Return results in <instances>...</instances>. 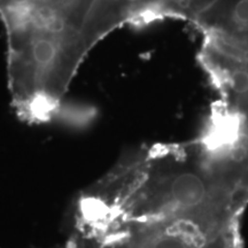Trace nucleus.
<instances>
[{
    "mask_svg": "<svg viewBox=\"0 0 248 248\" xmlns=\"http://www.w3.org/2000/svg\"><path fill=\"white\" fill-rule=\"evenodd\" d=\"M176 20L193 23L216 0H172Z\"/></svg>",
    "mask_w": 248,
    "mask_h": 248,
    "instance_id": "obj_6",
    "label": "nucleus"
},
{
    "mask_svg": "<svg viewBox=\"0 0 248 248\" xmlns=\"http://www.w3.org/2000/svg\"><path fill=\"white\" fill-rule=\"evenodd\" d=\"M115 173L109 201L99 202L110 225L187 221L239 229L248 203V194L217 168L197 138L142 148Z\"/></svg>",
    "mask_w": 248,
    "mask_h": 248,
    "instance_id": "obj_1",
    "label": "nucleus"
},
{
    "mask_svg": "<svg viewBox=\"0 0 248 248\" xmlns=\"http://www.w3.org/2000/svg\"><path fill=\"white\" fill-rule=\"evenodd\" d=\"M36 0H0V14L7 13L14 9L32 4Z\"/></svg>",
    "mask_w": 248,
    "mask_h": 248,
    "instance_id": "obj_7",
    "label": "nucleus"
},
{
    "mask_svg": "<svg viewBox=\"0 0 248 248\" xmlns=\"http://www.w3.org/2000/svg\"><path fill=\"white\" fill-rule=\"evenodd\" d=\"M192 26L202 38L248 49V0H216Z\"/></svg>",
    "mask_w": 248,
    "mask_h": 248,
    "instance_id": "obj_5",
    "label": "nucleus"
},
{
    "mask_svg": "<svg viewBox=\"0 0 248 248\" xmlns=\"http://www.w3.org/2000/svg\"><path fill=\"white\" fill-rule=\"evenodd\" d=\"M164 20H176L172 0H98L86 28V42L92 49L125 24L147 27Z\"/></svg>",
    "mask_w": 248,
    "mask_h": 248,
    "instance_id": "obj_4",
    "label": "nucleus"
},
{
    "mask_svg": "<svg viewBox=\"0 0 248 248\" xmlns=\"http://www.w3.org/2000/svg\"><path fill=\"white\" fill-rule=\"evenodd\" d=\"M121 234L117 248H240L239 229L210 228L187 221L136 225Z\"/></svg>",
    "mask_w": 248,
    "mask_h": 248,
    "instance_id": "obj_2",
    "label": "nucleus"
},
{
    "mask_svg": "<svg viewBox=\"0 0 248 248\" xmlns=\"http://www.w3.org/2000/svg\"><path fill=\"white\" fill-rule=\"evenodd\" d=\"M198 61L217 95L216 102L235 107L248 97V49L202 38Z\"/></svg>",
    "mask_w": 248,
    "mask_h": 248,
    "instance_id": "obj_3",
    "label": "nucleus"
}]
</instances>
